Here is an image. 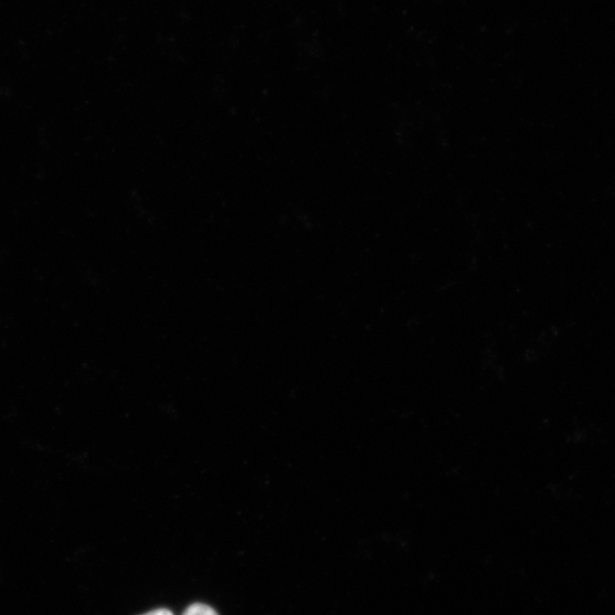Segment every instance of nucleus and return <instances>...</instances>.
I'll return each mask as SVG.
<instances>
[{
  "label": "nucleus",
  "instance_id": "nucleus-1",
  "mask_svg": "<svg viewBox=\"0 0 615 615\" xmlns=\"http://www.w3.org/2000/svg\"><path fill=\"white\" fill-rule=\"evenodd\" d=\"M183 615H219L211 606L204 604L191 605Z\"/></svg>",
  "mask_w": 615,
  "mask_h": 615
},
{
  "label": "nucleus",
  "instance_id": "nucleus-2",
  "mask_svg": "<svg viewBox=\"0 0 615 615\" xmlns=\"http://www.w3.org/2000/svg\"><path fill=\"white\" fill-rule=\"evenodd\" d=\"M142 615H173L171 611L167 609V608H159L156 611H152L150 613L147 614H142Z\"/></svg>",
  "mask_w": 615,
  "mask_h": 615
}]
</instances>
